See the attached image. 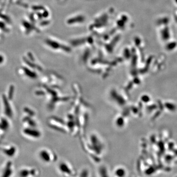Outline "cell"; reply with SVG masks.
I'll use <instances>...</instances> for the list:
<instances>
[{
    "instance_id": "1",
    "label": "cell",
    "mask_w": 177,
    "mask_h": 177,
    "mask_svg": "<svg viewBox=\"0 0 177 177\" xmlns=\"http://www.w3.org/2000/svg\"><path fill=\"white\" fill-rule=\"evenodd\" d=\"M39 174V171L33 167H23L17 171L18 177H36Z\"/></svg>"
},
{
    "instance_id": "2",
    "label": "cell",
    "mask_w": 177,
    "mask_h": 177,
    "mask_svg": "<svg viewBox=\"0 0 177 177\" xmlns=\"http://www.w3.org/2000/svg\"><path fill=\"white\" fill-rule=\"evenodd\" d=\"M15 174L14 164L10 161L6 163L0 170V177H14Z\"/></svg>"
}]
</instances>
